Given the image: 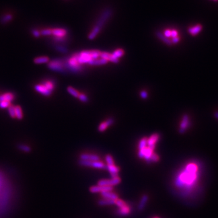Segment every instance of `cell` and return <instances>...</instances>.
Returning <instances> with one entry per match:
<instances>
[{"instance_id": "44dd1931", "label": "cell", "mask_w": 218, "mask_h": 218, "mask_svg": "<svg viewBox=\"0 0 218 218\" xmlns=\"http://www.w3.org/2000/svg\"><path fill=\"white\" fill-rule=\"evenodd\" d=\"M156 36L158 38H159V39L160 40H161L162 42H164L165 44H166L167 45H168V46H172L173 44L172 41H171V40L170 39H168V38H166L164 35V34H162V33H161V32L157 31L156 32Z\"/></svg>"}, {"instance_id": "f6af8a7d", "label": "cell", "mask_w": 218, "mask_h": 218, "mask_svg": "<svg viewBox=\"0 0 218 218\" xmlns=\"http://www.w3.org/2000/svg\"><path fill=\"white\" fill-rule=\"evenodd\" d=\"M164 35L167 38L171 37V30H169V29L166 30L164 32Z\"/></svg>"}, {"instance_id": "30bf717a", "label": "cell", "mask_w": 218, "mask_h": 218, "mask_svg": "<svg viewBox=\"0 0 218 218\" xmlns=\"http://www.w3.org/2000/svg\"><path fill=\"white\" fill-rule=\"evenodd\" d=\"M67 33V30L63 28L52 29V35L53 36V38H65Z\"/></svg>"}, {"instance_id": "e575fe53", "label": "cell", "mask_w": 218, "mask_h": 218, "mask_svg": "<svg viewBox=\"0 0 218 218\" xmlns=\"http://www.w3.org/2000/svg\"><path fill=\"white\" fill-rule=\"evenodd\" d=\"M159 156H158L156 153H153L151 155L148 162H156L157 161H159Z\"/></svg>"}, {"instance_id": "d4e9b609", "label": "cell", "mask_w": 218, "mask_h": 218, "mask_svg": "<svg viewBox=\"0 0 218 218\" xmlns=\"http://www.w3.org/2000/svg\"><path fill=\"white\" fill-rule=\"evenodd\" d=\"M148 199H149V197L147 194H144L142 196V198H141V201H140V203H139V205H138L139 210H142L144 208L146 204H147V201H148Z\"/></svg>"}, {"instance_id": "8d00e7d4", "label": "cell", "mask_w": 218, "mask_h": 218, "mask_svg": "<svg viewBox=\"0 0 218 218\" xmlns=\"http://www.w3.org/2000/svg\"><path fill=\"white\" fill-rule=\"evenodd\" d=\"M56 49L57 50L61 52V53H66L68 52V50L67 48H65V47L63 46H61V45H58L56 46Z\"/></svg>"}, {"instance_id": "7c38bea8", "label": "cell", "mask_w": 218, "mask_h": 218, "mask_svg": "<svg viewBox=\"0 0 218 218\" xmlns=\"http://www.w3.org/2000/svg\"><path fill=\"white\" fill-rule=\"evenodd\" d=\"M112 187H103L100 186V185H96V186H92L90 187L89 190L92 193H102L104 192H108V191H112Z\"/></svg>"}, {"instance_id": "52a82bcc", "label": "cell", "mask_w": 218, "mask_h": 218, "mask_svg": "<svg viewBox=\"0 0 218 218\" xmlns=\"http://www.w3.org/2000/svg\"><path fill=\"white\" fill-rule=\"evenodd\" d=\"M121 182V179L119 176L112 178L111 179H101L98 182V185L103 187H113Z\"/></svg>"}, {"instance_id": "7a4b0ae2", "label": "cell", "mask_w": 218, "mask_h": 218, "mask_svg": "<svg viewBox=\"0 0 218 218\" xmlns=\"http://www.w3.org/2000/svg\"><path fill=\"white\" fill-rule=\"evenodd\" d=\"M113 15V10L110 8H107L102 11V13L98 18L95 26L92 29V31L88 35L90 40H94L101 32L103 26L107 23V21L111 18Z\"/></svg>"}, {"instance_id": "bcb514c9", "label": "cell", "mask_w": 218, "mask_h": 218, "mask_svg": "<svg viewBox=\"0 0 218 218\" xmlns=\"http://www.w3.org/2000/svg\"><path fill=\"white\" fill-rule=\"evenodd\" d=\"M180 41V38L179 36H177V37H175V38H173L171 41L172 42V44H176L178 42H179Z\"/></svg>"}, {"instance_id": "c3c4849f", "label": "cell", "mask_w": 218, "mask_h": 218, "mask_svg": "<svg viewBox=\"0 0 218 218\" xmlns=\"http://www.w3.org/2000/svg\"><path fill=\"white\" fill-rule=\"evenodd\" d=\"M154 218H159V217H154Z\"/></svg>"}, {"instance_id": "8fae6325", "label": "cell", "mask_w": 218, "mask_h": 218, "mask_svg": "<svg viewBox=\"0 0 218 218\" xmlns=\"http://www.w3.org/2000/svg\"><path fill=\"white\" fill-rule=\"evenodd\" d=\"M35 90L37 92L39 93V94H40L44 96H50L52 94V92H51L50 91H49L42 83L35 85Z\"/></svg>"}, {"instance_id": "5b68a950", "label": "cell", "mask_w": 218, "mask_h": 218, "mask_svg": "<svg viewBox=\"0 0 218 218\" xmlns=\"http://www.w3.org/2000/svg\"><path fill=\"white\" fill-rule=\"evenodd\" d=\"M48 67L50 70L57 72H64L65 70V61L63 59H55L48 63Z\"/></svg>"}, {"instance_id": "83f0119b", "label": "cell", "mask_w": 218, "mask_h": 218, "mask_svg": "<svg viewBox=\"0 0 218 218\" xmlns=\"http://www.w3.org/2000/svg\"><path fill=\"white\" fill-rule=\"evenodd\" d=\"M15 116L16 118L18 119H22L23 118V110L20 106H15Z\"/></svg>"}, {"instance_id": "ffe728a7", "label": "cell", "mask_w": 218, "mask_h": 218, "mask_svg": "<svg viewBox=\"0 0 218 218\" xmlns=\"http://www.w3.org/2000/svg\"><path fill=\"white\" fill-rule=\"evenodd\" d=\"M106 168L109 171V172L110 173L112 178H116V177L118 176V174L119 172L120 171V168L119 167L114 166V165H113V166H107Z\"/></svg>"}, {"instance_id": "3957f363", "label": "cell", "mask_w": 218, "mask_h": 218, "mask_svg": "<svg viewBox=\"0 0 218 218\" xmlns=\"http://www.w3.org/2000/svg\"><path fill=\"white\" fill-rule=\"evenodd\" d=\"M101 52L100 50H84L77 53L78 61L80 65L88 64L92 59H96L100 58Z\"/></svg>"}, {"instance_id": "d6a6232c", "label": "cell", "mask_w": 218, "mask_h": 218, "mask_svg": "<svg viewBox=\"0 0 218 218\" xmlns=\"http://www.w3.org/2000/svg\"><path fill=\"white\" fill-rule=\"evenodd\" d=\"M8 112L11 118H16L15 116V106H12L11 104L9 107H8Z\"/></svg>"}, {"instance_id": "8992f818", "label": "cell", "mask_w": 218, "mask_h": 218, "mask_svg": "<svg viewBox=\"0 0 218 218\" xmlns=\"http://www.w3.org/2000/svg\"><path fill=\"white\" fill-rule=\"evenodd\" d=\"M78 164L80 166H84V167H93L99 169H104L106 168V166L104 164L100 161H84L79 159L78 161Z\"/></svg>"}, {"instance_id": "d6986e66", "label": "cell", "mask_w": 218, "mask_h": 218, "mask_svg": "<svg viewBox=\"0 0 218 218\" xmlns=\"http://www.w3.org/2000/svg\"><path fill=\"white\" fill-rule=\"evenodd\" d=\"M203 29V26L201 24H196L193 27H191L188 29V32L192 36H196L199 34Z\"/></svg>"}, {"instance_id": "ba28073f", "label": "cell", "mask_w": 218, "mask_h": 218, "mask_svg": "<svg viewBox=\"0 0 218 218\" xmlns=\"http://www.w3.org/2000/svg\"><path fill=\"white\" fill-rule=\"evenodd\" d=\"M155 147H147L145 149L139 150L138 152V156L140 158H144L148 162L151 155L153 153V150Z\"/></svg>"}, {"instance_id": "7402d4cb", "label": "cell", "mask_w": 218, "mask_h": 218, "mask_svg": "<svg viewBox=\"0 0 218 218\" xmlns=\"http://www.w3.org/2000/svg\"><path fill=\"white\" fill-rule=\"evenodd\" d=\"M108 61L106 59L103 58H98L96 59H92L88 64L91 65H105L108 63Z\"/></svg>"}, {"instance_id": "cb8c5ba5", "label": "cell", "mask_w": 218, "mask_h": 218, "mask_svg": "<svg viewBox=\"0 0 218 218\" xmlns=\"http://www.w3.org/2000/svg\"><path fill=\"white\" fill-rule=\"evenodd\" d=\"M42 84L51 92H53V91L54 89V83L52 81H50V80L44 81V82L42 83Z\"/></svg>"}, {"instance_id": "2e32d148", "label": "cell", "mask_w": 218, "mask_h": 218, "mask_svg": "<svg viewBox=\"0 0 218 218\" xmlns=\"http://www.w3.org/2000/svg\"><path fill=\"white\" fill-rule=\"evenodd\" d=\"M160 138V135L158 133H154L150 136V137L147 139V145L148 147H155V144Z\"/></svg>"}, {"instance_id": "277c9868", "label": "cell", "mask_w": 218, "mask_h": 218, "mask_svg": "<svg viewBox=\"0 0 218 218\" xmlns=\"http://www.w3.org/2000/svg\"><path fill=\"white\" fill-rule=\"evenodd\" d=\"M65 67L75 73L79 72L82 70L83 67L78 61L77 53L73 54L72 56L68 58L67 61H65Z\"/></svg>"}, {"instance_id": "ac0fdd59", "label": "cell", "mask_w": 218, "mask_h": 218, "mask_svg": "<svg viewBox=\"0 0 218 218\" xmlns=\"http://www.w3.org/2000/svg\"><path fill=\"white\" fill-rule=\"evenodd\" d=\"M15 100V95L13 93L6 92L4 94L0 95V101H8L11 102Z\"/></svg>"}, {"instance_id": "b9f144b4", "label": "cell", "mask_w": 218, "mask_h": 218, "mask_svg": "<svg viewBox=\"0 0 218 218\" xmlns=\"http://www.w3.org/2000/svg\"><path fill=\"white\" fill-rule=\"evenodd\" d=\"M140 96L142 99L145 100L148 98V94H147V92L145 90H142L140 92Z\"/></svg>"}, {"instance_id": "4dcf8cb0", "label": "cell", "mask_w": 218, "mask_h": 218, "mask_svg": "<svg viewBox=\"0 0 218 218\" xmlns=\"http://www.w3.org/2000/svg\"><path fill=\"white\" fill-rule=\"evenodd\" d=\"M147 138H142L140 140L139 144H138L139 150L145 149V147H147Z\"/></svg>"}, {"instance_id": "e0dca14e", "label": "cell", "mask_w": 218, "mask_h": 218, "mask_svg": "<svg viewBox=\"0 0 218 218\" xmlns=\"http://www.w3.org/2000/svg\"><path fill=\"white\" fill-rule=\"evenodd\" d=\"M101 195L103 199H108L116 201L119 199L118 196L115 193L112 192V191H108V192H104L101 193Z\"/></svg>"}, {"instance_id": "f1b7e54d", "label": "cell", "mask_w": 218, "mask_h": 218, "mask_svg": "<svg viewBox=\"0 0 218 218\" xmlns=\"http://www.w3.org/2000/svg\"><path fill=\"white\" fill-rule=\"evenodd\" d=\"M124 50L122 48H118L116 50H114L112 54V55L117 59H119L120 58H121L124 54Z\"/></svg>"}, {"instance_id": "484cf974", "label": "cell", "mask_w": 218, "mask_h": 218, "mask_svg": "<svg viewBox=\"0 0 218 218\" xmlns=\"http://www.w3.org/2000/svg\"><path fill=\"white\" fill-rule=\"evenodd\" d=\"M98 205H101V206L113 205V204H115V201L112 200V199H101L98 201Z\"/></svg>"}, {"instance_id": "603a6c76", "label": "cell", "mask_w": 218, "mask_h": 218, "mask_svg": "<svg viewBox=\"0 0 218 218\" xmlns=\"http://www.w3.org/2000/svg\"><path fill=\"white\" fill-rule=\"evenodd\" d=\"M34 62L36 64H46L49 62V58L46 56L36 57L34 59Z\"/></svg>"}, {"instance_id": "ab89813d", "label": "cell", "mask_w": 218, "mask_h": 218, "mask_svg": "<svg viewBox=\"0 0 218 218\" xmlns=\"http://www.w3.org/2000/svg\"><path fill=\"white\" fill-rule=\"evenodd\" d=\"M78 98L81 101L85 102V103H86L89 101L88 97H87L85 95H84L83 94H79V95Z\"/></svg>"}, {"instance_id": "1f68e13d", "label": "cell", "mask_w": 218, "mask_h": 218, "mask_svg": "<svg viewBox=\"0 0 218 218\" xmlns=\"http://www.w3.org/2000/svg\"><path fill=\"white\" fill-rule=\"evenodd\" d=\"M18 147L20 150H21V151H24L26 153H29L31 151L30 147L28 145H25V144H19L18 145Z\"/></svg>"}, {"instance_id": "f546056e", "label": "cell", "mask_w": 218, "mask_h": 218, "mask_svg": "<svg viewBox=\"0 0 218 218\" xmlns=\"http://www.w3.org/2000/svg\"><path fill=\"white\" fill-rule=\"evenodd\" d=\"M67 90L69 92V94H70L71 95H72L75 98H78L79 95V92L78 90H76L75 89H74L73 87L69 86L67 88Z\"/></svg>"}, {"instance_id": "ee69618b", "label": "cell", "mask_w": 218, "mask_h": 218, "mask_svg": "<svg viewBox=\"0 0 218 218\" xmlns=\"http://www.w3.org/2000/svg\"><path fill=\"white\" fill-rule=\"evenodd\" d=\"M178 36V32L176 30H171V37L173 38H175Z\"/></svg>"}, {"instance_id": "7bdbcfd3", "label": "cell", "mask_w": 218, "mask_h": 218, "mask_svg": "<svg viewBox=\"0 0 218 218\" xmlns=\"http://www.w3.org/2000/svg\"><path fill=\"white\" fill-rule=\"evenodd\" d=\"M32 34H33V35H34L36 38L39 37L41 35L40 31L38 30H36V29H34V30L32 31Z\"/></svg>"}, {"instance_id": "836d02e7", "label": "cell", "mask_w": 218, "mask_h": 218, "mask_svg": "<svg viewBox=\"0 0 218 218\" xmlns=\"http://www.w3.org/2000/svg\"><path fill=\"white\" fill-rule=\"evenodd\" d=\"M106 160L107 164V166H113L114 165V162L113 161V158L110 155H107L106 156Z\"/></svg>"}, {"instance_id": "4316f807", "label": "cell", "mask_w": 218, "mask_h": 218, "mask_svg": "<svg viewBox=\"0 0 218 218\" xmlns=\"http://www.w3.org/2000/svg\"><path fill=\"white\" fill-rule=\"evenodd\" d=\"M130 209L127 205L122 207V208H119L118 210V213L122 216H126L130 213Z\"/></svg>"}, {"instance_id": "5bb4252c", "label": "cell", "mask_w": 218, "mask_h": 218, "mask_svg": "<svg viewBox=\"0 0 218 218\" xmlns=\"http://www.w3.org/2000/svg\"><path fill=\"white\" fill-rule=\"evenodd\" d=\"M100 58L105 59L108 61H111L113 63H116V64L118 63L119 61V60L116 58H114L112 55V53L106 52H101Z\"/></svg>"}, {"instance_id": "7dc6e473", "label": "cell", "mask_w": 218, "mask_h": 218, "mask_svg": "<svg viewBox=\"0 0 218 218\" xmlns=\"http://www.w3.org/2000/svg\"><path fill=\"white\" fill-rule=\"evenodd\" d=\"M214 116H215V118H216L217 119H218V112H215V113H214Z\"/></svg>"}, {"instance_id": "9a60e30c", "label": "cell", "mask_w": 218, "mask_h": 218, "mask_svg": "<svg viewBox=\"0 0 218 218\" xmlns=\"http://www.w3.org/2000/svg\"><path fill=\"white\" fill-rule=\"evenodd\" d=\"M80 159L84 161H97L100 160V157L96 155L83 153L80 155Z\"/></svg>"}, {"instance_id": "4fadbf2b", "label": "cell", "mask_w": 218, "mask_h": 218, "mask_svg": "<svg viewBox=\"0 0 218 218\" xmlns=\"http://www.w3.org/2000/svg\"><path fill=\"white\" fill-rule=\"evenodd\" d=\"M114 119L113 118H108V119H107L106 120V121L101 122L100 124L99 127H98V131H99L100 132H104V131L109 126H110V125H112L114 123Z\"/></svg>"}, {"instance_id": "d590c367", "label": "cell", "mask_w": 218, "mask_h": 218, "mask_svg": "<svg viewBox=\"0 0 218 218\" xmlns=\"http://www.w3.org/2000/svg\"><path fill=\"white\" fill-rule=\"evenodd\" d=\"M40 34L44 36L52 35V29H45L40 31Z\"/></svg>"}, {"instance_id": "681fc988", "label": "cell", "mask_w": 218, "mask_h": 218, "mask_svg": "<svg viewBox=\"0 0 218 218\" xmlns=\"http://www.w3.org/2000/svg\"><path fill=\"white\" fill-rule=\"evenodd\" d=\"M214 1H218V0H214Z\"/></svg>"}, {"instance_id": "9c48e42d", "label": "cell", "mask_w": 218, "mask_h": 218, "mask_svg": "<svg viewBox=\"0 0 218 218\" xmlns=\"http://www.w3.org/2000/svg\"><path fill=\"white\" fill-rule=\"evenodd\" d=\"M190 125V117L187 114H185L183 116L182 120L181 121L179 125V133L180 134H184L187 130L189 128Z\"/></svg>"}, {"instance_id": "74e56055", "label": "cell", "mask_w": 218, "mask_h": 218, "mask_svg": "<svg viewBox=\"0 0 218 218\" xmlns=\"http://www.w3.org/2000/svg\"><path fill=\"white\" fill-rule=\"evenodd\" d=\"M119 208H122V207H124L127 205V204L125 203L124 201H123L121 199H118L117 200L115 201V204Z\"/></svg>"}, {"instance_id": "60d3db41", "label": "cell", "mask_w": 218, "mask_h": 218, "mask_svg": "<svg viewBox=\"0 0 218 218\" xmlns=\"http://www.w3.org/2000/svg\"><path fill=\"white\" fill-rule=\"evenodd\" d=\"M10 20H12V16H11V15H5L4 17L2 19V21L4 23H7V22L10 21Z\"/></svg>"}, {"instance_id": "f35d334b", "label": "cell", "mask_w": 218, "mask_h": 218, "mask_svg": "<svg viewBox=\"0 0 218 218\" xmlns=\"http://www.w3.org/2000/svg\"><path fill=\"white\" fill-rule=\"evenodd\" d=\"M11 105V102L8 101H0V108H8Z\"/></svg>"}, {"instance_id": "6da1fadb", "label": "cell", "mask_w": 218, "mask_h": 218, "mask_svg": "<svg viewBox=\"0 0 218 218\" xmlns=\"http://www.w3.org/2000/svg\"><path fill=\"white\" fill-rule=\"evenodd\" d=\"M200 169L197 163L193 162L187 164L176 178V186L187 193L192 192L198 185Z\"/></svg>"}]
</instances>
